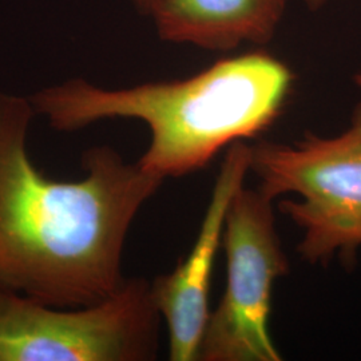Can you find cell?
Segmentation results:
<instances>
[{
	"instance_id": "277c9868",
	"label": "cell",
	"mask_w": 361,
	"mask_h": 361,
	"mask_svg": "<svg viewBox=\"0 0 361 361\" xmlns=\"http://www.w3.org/2000/svg\"><path fill=\"white\" fill-rule=\"evenodd\" d=\"M161 319L145 279H126L113 296L79 308L0 286V361L154 360Z\"/></svg>"
},
{
	"instance_id": "3957f363",
	"label": "cell",
	"mask_w": 361,
	"mask_h": 361,
	"mask_svg": "<svg viewBox=\"0 0 361 361\" xmlns=\"http://www.w3.org/2000/svg\"><path fill=\"white\" fill-rule=\"evenodd\" d=\"M250 171L259 190L283 200L279 209L302 232L297 252L310 264L337 256L353 267L361 246V102L348 129L324 138L312 133L295 143L250 145Z\"/></svg>"
},
{
	"instance_id": "52a82bcc",
	"label": "cell",
	"mask_w": 361,
	"mask_h": 361,
	"mask_svg": "<svg viewBox=\"0 0 361 361\" xmlns=\"http://www.w3.org/2000/svg\"><path fill=\"white\" fill-rule=\"evenodd\" d=\"M286 4L288 0H161L150 16L165 42L231 51L268 43Z\"/></svg>"
},
{
	"instance_id": "9c48e42d",
	"label": "cell",
	"mask_w": 361,
	"mask_h": 361,
	"mask_svg": "<svg viewBox=\"0 0 361 361\" xmlns=\"http://www.w3.org/2000/svg\"><path fill=\"white\" fill-rule=\"evenodd\" d=\"M310 4V8H317L322 7L326 0H305Z\"/></svg>"
},
{
	"instance_id": "5b68a950",
	"label": "cell",
	"mask_w": 361,
	"mask_h": 361,
	"mask_svg": "<svg viewBox=\"0 0 361 361\" xmlns=\"http://www.w3.org/2000/svg\"><path fill=\"white\" fill-rule=\"evenodd\" d=\"M273 200L241 186L225 219L226 286L210 312L198 360L280 361L271 340V296L289 262L276 231Z\"/></svg>"
},
{
	"instance_id": "30bf717a",
	"label": "cell",
	"mask_w": 361,
	"mask_h": 361,
	"mask_svg": "<svg viewBox=\"0 0 361 361\" xmlns=\"http://www.w3.org/2000/svg\"><path fill=\"white\" fill-rule=\"evenodd\" d=\"M355 83L357 85V87H360L361 89V70L355 75Z\"/></svg>"
},
{
	"instance_id": "6da1fadb",
	"label": "cell",
	"mask_w": 361,
	"mask_h": 361,
	"mask_svg": "<svg viewBox=\"0 0 361 361\" xmlns=\"http://www.w3.org/2000/svg\"><path fill=\"white\" fill-rule=\"evenodd\" d=\"M30 98L0 90V286L63 308L113 296L138 212L164 183L110 146L82 154L85 177L55 180L32 162Z\"/></svg>"
},
{
	"instance_id": "ba28073f",
	"label": "cell",
	"mask_w": 361,
	"mask_h": 361,
	"mask_svg": "<svg viewBox=\"0 0 361 361\" xmlns=\"http://www.w3.org/2000/svg\"><path fill=\"white\" fill-rule=\"evenodd\" d=\"M130 1L137 10H140L141 13H153V10L155 8V6L161 1V0H128Z\"/></svg>"
},
{
	"instance_id": "8992f818",
	"label": "cell",
	"mask_w": 361,
	"mask_h": 361,
	"mask_svg": "<svg viewBox=\"0 0 361 361\" xmlns=\"http://www.w3.org/2000/svg\"><path fill=\"white\" fill-rule=\"evenodd\" d=\"M250 171V145L238 141L224 157L207 213L189 255L171 273L152 281L155 305L169 334V359L198 360L202 336L210 316L212 271L233 197Z\"/></svg>"
},
{
	"instance_id": "7a4b0ae2",
	"label": "cell",
	"mask_w": 361,
	"mask_h": 361,
	"mask_svg": "<svg viewBox=\"0 0 361 361\" xmlns=\"http://www.w3.org/2000/svg\"><path fill=\"white\" fill-rule=\"evenodd\" d=\"M293 82L284 62L253 51L221 59L185 79L123 89L73 78L37 91L30 101L37 116L63 133L104 119L142 121L152 138L137 162L166 180L198 171L222 149L265 133L281 116Z\"/></svg>"
}]
</instances>
